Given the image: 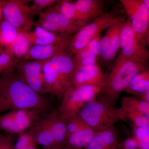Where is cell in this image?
I'll use <instances>...</instances> for the list:
<instances>
[{
  "instance_id": "cell-1",
  "label": "cell",
  "mask_w": 149,
  "mask_h": 149,
  "mask_svg": "<svg viewBox=\"0 0 149 149\" xmlns=\"http://www.w3.org/2000/svg\"><path fill=\"white\" fill-rule=\"evenodd\" d=\"M49 102L19 79L14 71L0 76V114L18 109L34 110L44 114Z\"/></svg>"
},
{
  "instance_id": "cell-2",
  "label": "cell",
  "mask_w": 149,
  "mask_h": 149,
  "mask_svg": "<svg viewBox=\"0 0 149 149\" xmlns=\"http://www.w3.org/2000/svg\"><path fill=\"white\" fill-rule=\"evenodd\" d=\"M148 68V60L136 58L116 59L98 95L107 99L113 107L120 93L136 74Z\"/></svg>"
},
{
  "instance_id": "cell-3",
  "label": "cell",
  "mask_w": 149,
  "mask_h": 149,
  "mask_svg": "<svg viewBox=\"0 0 149 149\" xmlns=\"http://www.w3.org/2000/svg\"><path fill=\"white\" fill-rule=\"evenodd\" d=\"M74 70L73 57L67 52L44 61V94L49 93L62 98L67 91L72 87Z\"/></svg>"
},
{
  "instance_id": "cell-4",
  "label": "cell",
  "mask_w": 149,
  "mask_h": 149,
  "mask_svg": "<svg viewBox=\"0 0 149 149\" xmlns=\"http://www.w3.org/2000/svg\"><path fill=\"white\" fill-rule=\"evenodd\" d=\"M124 11L122 6H117L109 11L104 12L101 15L82 27L71 38L68 53L73 56L83 49L88 43L101 32L115 23L125 20Z\"/></svg>"
},
{
  "instance_id": "cell-5",
  "label": "cell",
  "mask_w": 149,
  "mask_h": 149,
  "mask_svg": "<svg viewBox=\"0 0 149 149\" xmlns=\"http://www.w3.org/2000/svg\"><path fill=\"white\" fill-rule=\"evenodd\" d=\"M95 132L103 131L123 120L120 109H116L107 99H95L83 107L77 114Z\"/></svg>"
},
{
  "instance_id": "cell-6",
  "label": "cell",
  "mask_w": 149,
  "mask_h": 149,
  "mask_svg": "<svg viewBox=\"0 0 149 149\" xmlns=\"http://www.w3.org/2000/svg\"><path fill=\"white\" fill-rule=\"evenodd\" d=\"M103 85L72 87L62 97L58 110L60 116L66 121L77 115L86 104L96 99Z\"/></svg>"
},
{
  "instance_id": "cell-7",
  "label": "cell",
  "mask_w": 149,
  "mask_h": 149,
  "mask_svg": "<svg viewBox=\"0 0 149 149\" xmlns=\"http://www.w3.org/2000/svg\"><path fill=\"white\" fill-rule=\"evenodd\" d=\"M140 45L146 47L149 42V9L143 0H120Z\"/></svg>"
},
{
  "instance_id": "cell-8",
  "label": "cell",
  "mask_w": 149,
  "mask_h": 149,
  "mask_svg": "<svg viewBox=\"0 0 149 149\" xmlns=\"http://www.w3.org/2000/svg\"><path fill=\"white\" fill-rule=\"evenodd\" d=\"M3 19L19 32H29L35 25L34 14L28 6V1H2Z\"/></svg>"
},
{
  "instance_id": "cell-9",
  "label": "cell",
  "mask_w": 149,
  "mask_h": 149,
  "mask_svg": "<svg viewBox=\"0 0 149 149\" xmlns=\"http://www.w3.org/2000/svg\"><path fill=\"white\" fill-rule=\"evenodd\" d=\"M42 115L34 110L9 111L0 114V130L10 134H20L35 125Z\"/></svg>"
},
{
  "instance_id": "cell-10",
  "label": "cell",
  "mask_w": 149,
  "mask_h": 149,
  "mask_svg": "<svg viewBox=\"0 0 149 149\" xmlns=\"http://www.w3.org/2000/svg\"><path fill=\"white\" fill-rule=\"evenodd\" d=\"M120 45L121 52L118 58L148 60V51L140 45L129 19L125 20L120 30Z\"/></svg>"
},
{
  "instance_id": "cell-11",
  "label": "cell",
  "mask_w": 149,
  "mask_h": 149,
  "mask_svg": "<svg viewBox=\"0 0 149 149\" xmlns=\"http://www.w3.org/2000/svg\"><path fill=\"white\" fill-rule=\"evenodd\" d=\"M44 61H21L16 68L17 75L33 91L44 95L43 66Z\"/></svg>"
},
{
  "instance_id": "cell-12",
  "label": "cell",
  "mask_w": 149,
  "mask_h": 149,
  "mask_svg": "<svg viewBox=\"0 0 149 149\" xmlns=\"http://www.w3.org/2000/svg\"><path fill=\"white\" fill-rule=\"evenodd\" d=\"M71 35H67L58 42L47 45H33L29 49L24 61H45L67 52Z\"/></svg>"
},
{
  "instance_id": "cell-13",
  "label": "cell",
  "mask_w": 149,
  "mask_h": 149,
  "mask_svg": "<svg viewBox=\"0 0 149 149\" xmlns=\"http://www.w3.org/2000/svg\"><path fill=\"white\" fill-rule=\"evenodd\" d=\"M125 21L121 20L112 25L101 38L100 56L105 61L110 62L117 55L120 47V30Z\"/></svg>"
},
{
  "instance_id": "cell-14",
  "label": "cell",
  "mask_w": 149,
  "mask_h": 149,
  "mask_svg": "<svg viewBox=\"0 0 149 149\" xmlns=\"http://www.w3.org/2000/svg\"><path fill=\"white\" fill-rule=\"evenodd\" d=\"M38 15L52 22L57 35H71L77 33L82 27L66 18L60 11L57 4L49 8Z\"/></svg>"
},
{
  "instance_id": "cell-15",
  "label": "cell",
  "mask_w": 149,
  "mask_h": 149,
  "mask_svg": "<svg viewBox=\"0 0 149 149\" xmlns=\"http://www.w3.org/2000/svg\"><path fill=\"white\" fill-rule=\"evenodd\" d=\"M104 79V74L98 65L75 68L72 77V87L103 85Z\"/></svg>"
},
{
  "instance_id": "cell-16",
  "label": "cell",
  "mask_w": 149,
  "mask_h": 149,
  "mask_svg": "<svg viewBox=\"0 0 149 149\" xmlns=\"http://www.w3.org/2000/svg\"><path fill=\"white\" fill-rule=\"evenodd\" d=\"M33 128L35 130V140L37 145H41L43 147L53 146L51 111L42 115L33 125Z\"/></svg>"
},
{
  "instance_id": "cell-17",
  "label": "cell",
  "mask_w": 149,
  "mask_h": 149,
  "mask_svg": "<svg viewBox=\"0 0 149 149\" xmlns=\"http://www.w3.org/2000/svg\"><path fill=\"white\" fill-rule=\"evenodd\" d=\"M105 2L102 0H78L74 2L85 25L103 13Z\"/></svg>"
},
{
  "instance_id": "cell-18",
  "label": "cell",
  "mask_w": 149,
  "mask_h": 149,
  "mask_svg": "<svg viewBox=\"0 0 149 149\" xmlns=\"http://www.w3.org/2000/svg\"><path fill=\"white\" fill-rule=\"evenodd\" d=\"M117 131L114 126L95 132L84 149H118Z\"/></svg>"
},
{
  "instance_id": "cell-19",
  "label": "cell",
  "mask_w": 149,
  "mask_h": 149,
  "mask_svg": "<svg viewBox=\"0 0 149 149\" xmlns=\"http://www.w3.org/2000/svg\"><path fill=\"white\" fill-rule=\"evenodd\" d=\"M29 32H19L12 44L5 50L18 59L23 60L32 45Z\"/></svg>"
},
{
  "instance_id": "cell-20",
  "label": "cell",
  "mask_w": 149,
  "mask_h": 149,
  "mask_svg": "<svg viewBox=\"0 0 149 149\" xmlns=\"http://www.w3.org/2000/svg\"><path fill=\"white\" fill-rule=\"evenodd\" d=\"M95 132L87 127L68 136L63 149H84L92 140Z\"/></svg>"
},
{
  "instance_id": "cell-21",
  "label": "cell",
  "mask_w": 149,
  "mask_h": 149,
  "mask_svg": "<svg viewBox=\"0 0 149 149\" xmlns=\"http://www.w3.org/2000/svg\"><path fill=\"white\" fill-rule=\"evenodd\" d=\"M51 113L54 141L53 146L64 148L66 139V121L60 116L58 110L52 111Z\"/></svg>"
},
{
  "instance_id": "cell-22",
  "label": "cell",
  "mask_w": 149,
  "mask_h": 149,
  "mask_svg": "<svg viewBox=\"0 0 149 149\" xmlns=\"http://www.w3.org/2000/svg\"><path fill=\"white\" fill-rule=\"evenodd\" d=\"M149 91V70L145 69L136 74L123 92L137 96Z\"/></svg>"
},
{
  "instance_id": "cell-23",
  "label": "cell",
  "mask_w": 149,
  "mask_h": 149,
  "mask_svg": "<svg viewBox=\"0 0 149 149\" xmlns=\"http://www.w3.org/2000/svg\"><path fill=\"white\" fill-rule=\"evenodd\" d=\"M29 39L33 45H47L58 42L67 35H58L36 26L35 31L28 32Z\"/></svg>"
},
{
  "instance_id": "cell-24",
  "label": "cell",
  "mask_w": 149,
  "mask_h": 149,
  "mask_svg": "<svg viewBox=\"0 0 149 149\" xmlns=\"http://www.w3.org/2000/svg\"><path fill=\"white\" fill-rule=\"evenodd\" d=\"M119 109L122 111H134L149 117V103L143 101L136 97H123Z\"/></svg>"
},
{
  "instance_id": "cell-25",
  "label": "cell",
  "mask_w": 149,
  "mask_h": 149,
  "mask_svg": "<svg viewBox=\"0 0 149 149\" xmlns=\"http://www.w3.org/2000/svg\"><path fill=\"white\" fill-rule=\"evenodd\" d=\"M57 6L60 11L70 20L81 27L85 26L74 2L65 0L60 1Z\"/></svg>"
},
{
  "instance_id": "cell-26",
  "label": "cell",
  "mask_w": 149,
  "mask_h": 149,
  "mask_svg": "<svg viewBox=\"0 0 149 149\" xmlns=\"http://www.w3.org/2000/svg\"><path fill=\"white\" fill-rule=\"evenodd\" d=\"M18 31L5 19L0 23V48L6 49L12 44Z\"/></svg>"
},
{
  "instance_id": "cell-27",
  "label": "cell",
  "mask_w": 149,
  "mask_h": 149,
  "mask_svg": "<svg viewBox=\"0 0 149 149\" xmlns=\"http://www.w3.org/2000/svg\"><path fill=\"white\" fill-rule=\"evenodd\" d=\"M15 57L0 48V74L14 71L19 61Z\"/></svg>"
},
{
  "instance_id": "cell-28",
  "label": "cell",
  "mask_w": 149,
  "mask_h": 149,
  "mask_svg": "<svg viewBox=\"0 0 149 149\" xmlns=\"http://www.w3.org/2000/svg\"><path fill=\"white\" fill-rule=\"evenodd\" d=\"M120 111L123 121H129L133 127H149V117L145 115L136 112Z\"/></svg>"
},
{
  "instance_id": "cell-29",
  "label": "cell",
  "mask_w": 149,
  "mask_h": 149,
  "mask_svg": "<svg viewBox=\"0 0 149 149\" xmlns=\"http://www.w3.org/2000/svg\"><path fill=\"white\" fill-rule=\"evenodd\" d=\"M33 145L37 146L33 126L25 132L19 134L17 141L14 144V149H24Z\"/></svg>"
},
{
  "instance_id": "cell-30",
  "label": "cell",
  "mask_w": 149,
  "mask_h": 149,
  "mask_svg": "<svg viewBox=\"0 0 149 149\" xmlns=\"http://www.w3.org/2000/svg\"><path fill=\"white\" fill-rule=\"evenodd\" d=\"M73 57L75 69L93 65L97 63V57L92 55L83 49L77 52Z\"/></svg>"
},
{
  "instance_id": "cell-31",
  "label": "cell",
  "mask_w": 149,
  "mask_h": 149,
  "mask_svg": "<svg viewBox=\"0 0 149 149\" xmlns=\"http://www.w3.org/2000/svg\"><path fill=\"white\" fill-rule=\"evenodd\" d=\"M133 128V137L138 143L139 149H149V127Z\"/></svg>"
},
{
  "instance_id": "cell-32",
  "label": "cell",
  "mask_w": 149,
  "mask_h": 149,
  "mask_svg": "<svg viewBox=\"0 0 149 149\" xmlns=\"http://www.w3.org/2000/svg\"><path fill=\"white\" fill-rule=\"evenodd\" d=\"M66 138L73 133L88 127L78 115L68 118L66 120Z\"/></svg>"
},
{
  "instance_id": "cell-33",
  "label": "cell",
  "mask_w": 149,
  "mask_h": 149,
  "mask_svg": "<svg viewBox=\"0 0 149 149\" xmlns=\"http://www.w3.org/2000/svg\"><path fill=\"white\" fill-rule=\"evenodd\" d=\"M60 1L57 0H34L30 7L32 13L35 15L40 14L45 8H48L56 5Z\"/></svg>"
},
{
  "instance_id": "cell-34",
  "label": "cell",
  "mask_w": 149,
  "mask_h": 149,
  "mask_svg": "<svg viewBox=\"0 0 149 149\" xmlns=\"http://www.w3.org/2000/svg\"><path fill=\"white\" fill-rule=\"evenodd\" d=\"M100 40V35H98L91 40L82 49L97 57L100 56L101 53Z\"/></svg>"
},
{
  "instance_id": "cell-35",
  "label": "cell",
  "mask_w": 149,
  "mask_h": 149,
  "mask_svg": "<svg viewBox=\"0 0 149 149\" xmlns=\"http://www.w3.org/2000/svg\"><path fill=\"white\" fill-rule=\"evenodd\" d=\"M14 144L12 136L0 135V149H14Z\"/></svg>"
},
{
  "instance_id": "cell-36",
  "label": "cell",
  "mask_w": 149,
  "mask_h": 149,
  "mask_svg": "<svg viewBox=\"0 0 149 149\" xmlns=\"http://www.w3.org/2000/svg\"><path fill=\"white\" fill-rule=\"evenodd\" d=\"M139 149L138 143L133 137L128 139L118 144V149Z\"/></svg>"
},
{
  "instance_id": "cell-37",
  "label": "cell",
  "mask_w": 149,
  "mask_h": 149,
  "mask_svg": "<svg viewBox=\"0 0 149 149\" xmlns=\"http://www.w3.org/2000/svg\"><path fill=\"white\" fill-rule=\"evenodd\" d=\"M136 97L143 101L149 103V91L141 93Z\"/></svg>"
},
{
  "instance_id": "cell-38",
  "label": "cell",
  "mask_w": 149,
  "mask_h": 149,
  "mask_svg": "<svg viewBox=\"0 0 149 149\" xmlns=\"http://www.w3.org/2000/svg\"><path fill=\"white\" fill-rule=\"evenodd\" d=\"M3 15L2 5V1H0V23L3 19Z\"/></svg>"
},
{
  "instance_id": "cell-39",
  "label": "cell",
  "mask_w": 149,
  "mask_h": 149,
  "mask_svg": "<svg viewBox=\"0 0 149 149\" xmlns=\"http://www.w3.org/2000/svg\"><path fill=\"white\" fill-rule=\"evenodd\" d=\"M63 148H60V147L52 146L51 147H43L42 149H63Z\"/></svg>"
},
{
  "instance_id": "cell-40",
  "label": "cell",
  "mask_w": 149,
  "mask_h": 149,
  "mask_svg": "<svg viewBox=\"0 0 149 149\" xmlns=\"http://www.w3.org/2000/svg\"><path fill=\"white\" fill-rule=\"evenodd\" d=\"M144 5L149 9V0H143Z\"/></svg>"
},
{
  "instance_id": "cell-41",
  "label": "cell",
  "mask_w": 149,
  "mask_h": 149,
  "mask_svg": "<svg viewBox=\"0 0 149 149\" xmlns=\"http://www.w3.org/2000/svg\"><path fill=\"white\" fill-rule=\"evenodd\" d=\"M24 149H37V146L35 145H32V146H29L27 147Z\"/></svg>"
}]
</instances>
